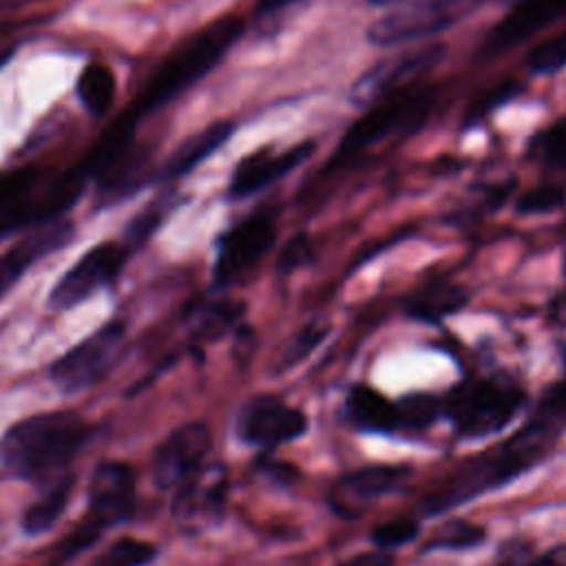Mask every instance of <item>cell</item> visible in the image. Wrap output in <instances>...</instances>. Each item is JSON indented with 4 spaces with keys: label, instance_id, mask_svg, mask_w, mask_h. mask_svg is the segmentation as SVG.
I'll return each mask as SVG.
<instances>
[{
    "label": "cell",
    "instance_id": "1",
    "mask_svg": "<svg viewBox=\"0 0 566 566\" xmlns=\"http://www.w3.org/2000/svg\"><path fill=\"white\" fill-rule=\"evenodd\" d=\"M566 433V347L562 349V376L535 405L524 424L504 442L471 458L455 473L431 489L418 504L422 515H442L464 502L506 486L535 464L544 462Z\"/></svg>",
    "mask_w": 566,
    "mask_h": 566
},
{
    "label": "cell",
    "instance_id": "2",
    "mask_svg": "<svg viewBox=\"0 0 566 566\" xmlns=\"http://www.w3.org/2000/svg\"><path fill=\"white\" fill-rule=\"evenodd\" d=\"M93 436L95 427L77 411L31 413L0 436V467L18 480L42 486L69 473Z\"/></svg>",
    "mask_w": 566,
    "mask_h": 566
},
{
    "label": "cell",
    "instance_id": "3",
    "mask_svg": "<svg viewBox=\"0 0 566 566\" xmlns=\"http://www.w3.org/2000/svg\"><path fill=\"white\" fill-rule=\"evenodd\" d=\"M245 22L239 15H223L203 27L201 31L186 38L153 73L139 97L130 108L144 117L150 111L166 106L179 97L195 82L208 75L232 44L243 35Z\"/></svg>",
    "mask_w": 566,
    "mask_h": 566
},
{
    "label": "cell",
    "instance_id": "4",
    "mask_svg": "<svg viewBox=\"0 0 566 566\" xmlns=\"http://www.w3.org/2000/svg\"><path fill=\"white\" fill-rule=\"evenodd\" d=\"M86 179L77 168L49 172L35 166L0 172V239L18 230L53 223L82 195Z\"/></svg>",
    "mask_w": 566,
    "mask_h": 566
},
{
    "label": "cell",
    "instance_id": "5",
    "mask_svg": "<svg viewBox=\"0 0 566 566\" xmlns=\"http://www.w3.org/2000/svg\"><path fill=\"white\" fill-rule=\"evenodd\" d=\"M137 513V475L130 464L119 460L99 462L88 480L86 511L73 531L60 542L51 566L73 562L93 546L106 531L128 524Z\"/></svg>",
    "mask_w": 566,
    "mask_h": 566
},
{
    "label": "cell",
    "instance_id": "6",
    "mask_svg": "<svg viewBox=\"0 0 566 566\" xmlns=\"http://www.w3.org/2000/svg\"><path fill=\"white\" fill-rule=\"evenodd\" d=\"M526 405L524 387L506 374H475L442 396V416L460 440H482L506 429Z\"/></svg>",
    "mask_w": 566,
    "mask_h": 566
},
{
    "label": "cell",
    "instance_id": "7",
    "mask_svg": "<svg viewBox=\"0 0 566 566\" xmlns=\"http://www.w3.org/2000/svg\"><path fill=\"white\" fill-rule=\"evenodd\" d=\"M433 102V86L413 84L365 106L363 115L340 137L334 164H347L391 137L413 133L429 117Z\"/></svg>",
    "mask_w": 566,
    "mask_h": 566
},
{
    "label": "cell",
    "instance_id": "8",
    "mask_svg": "<svg viewBox=\"0 0 566 566\" xmlns=\"http://www.w3.org/2000/svg\"><path fill=\"white\" fill-rule=\"evenodd\" d=\"M128 327L124 321H108L84 336L49 365L51 382L66 396L99 385L124 360Z\"/></svg>",
    "mask_w": 566,
    "mask_h": 566
},
{
    "label": "cell",
    "instance_id": "9",
    "mask_svg": "<svg viewBox=\"0 0 566 566\" xmlns=\"http://www.w3.org/2000/svg\"><path fill=\"white\" fill-rule=\"evenodd\" d=\"M276 232L279 226L272 210H254L226 230L217 241L212 263L214 287L228 290L245 283L274 248Z\"/></svg>",
    "mask_w": 566,
    "mask_h": 566
},
{
    "label": "cell",
    "instance_id": "10",
    "mask_svg": "<svg viewBox=\"0 0 566 566\" xmlns=\"http://www.w3.org/2000/svg\"><path fill=\"white\" fill-rule=\"evenodd\" d=\"M484 0H409L396 4L369 24L367 40L376 46H398L438 35L473 13Z\"/></svg>",
    "mask_w": 566,
    "mask_h": 566
},
{
    "label": "cell",
    "instance_id": "11",
    "mask_svg": "<svg viewBox=\"0 0 566 566\" xmlns=\"http://www.w3.org/2000/svg\"><path fill=\"white\" fill-rule=\"evenodd\" d=\"M130 248L124 241H99L86 250L49 290L46 307L69 312L117 283Z\"/></svg>",
    "mask_w": 566,
    "mask_h": 566
},
{
    "label": "cell",
    "instance_id": "12",
    "mask_svg": "<svg viewBox=\"0 0 566 566\" xmlns=\"http://www.w3.org/2000/svg\"><path fill=\"white\" fill-rule=\"evenodd\" d=\"M307 424L310 420L303 409L285 402L281 396L259 394L239 407L234 418V433L248 447L272 451L281 444L303 438Z\"/></svg>",
    "mask_w": 566,
    "mask_h": 566
},
{
    "label": "cell",
    "instance_id": "13",
    "mask_svg": "<svg viewBox=\"0 0 566 566\" xmlns=\"http://www.w3.org/2000/svg\"><path fill=\"white\" fill-rule=\"evenodd\" d=\"M228 471L223 464H203L186 484L172 491V522L184 535H203L226 517Z\"/></svg>",
    "mask_w": 566,
    "mask_h": 566
},
{
    "label": "cell",
    "instance_id": "14",
    "mask_svg": "<svg viewBox=\"0 0 566 566\" xmlns=\"http://www.w3.org/2000/svg\"><path fill=\"white\" fill-rule=\"evenodd\" d=\"M210 449L212 433L206 422L190 420L175 427L153 451V484L159 491H177L206 464Z\"/></svg>",
    "mask_w": 566,
    "mask_h": 566
},
{
    "label": "cell",
    "instance_id": "15",
    "mask_svg": "<svg viewBox=\"0 0 566 566\" xmlns=\"http://www.w3.org/2000/svg\"><path fill=\"white\" fill-rule=\"evenodd\" d=\"M444 51V44H424L376 62L354 82L349 99L358 108H365L400 88L420 84V77L442 62Z\"/></svg>",
    "mask_w": 566,
    "mask_h": 566
},
{
    "label": "cell",
    "instance_id": "16",
    "mask_svg": "<svg viewBox=\"0 0 566 566\" xmlns=\"http://www.w3.org/2000/svg\"><path fill=\"white\" fill-rule=\"evenodd\" d=\"M411 478V469L407 464H371L349 473H343L327 493L329 509L343 517L354 520L363 515L374 502L398 493L407 480Z\"/></svg>",
    "mask_w": 566,
    "mask_h": 566
},
{
    "label": "cell",
    "instance_id": "17",
    "mask_svg": "<svg viewBox=\"0 0 566 566\" xmlns=\"http://www.w3.org/2000/svg\"><path fill=\"white\" fill-rule=\"evenodd\" d=\"M316 144L312 139H303L290 148L276 150L272 146L259 148L256 153H250L243 157L230 179V197L243 199L254 192H261L263 188L272 186L274 181L283 179L287 172H292L296 166H301L312 153Z\"/></svg>",
    "mask_w": 566,
    "mask_h": 566
},
{
    "label": "cell",
    "instance_id": "18",
    "mask_svg": "<svg viewBox=\"0 0 566 566\" xmlns=\"http://www.w3.org/2000/svg\"><path fill=\"white\" fill-rule=\"evenodd\" d=\"M566 11V0H517L491 29L482 55H500L553 24Z\"/></svg>",
    "mask_w": 566,
    "mask_h": 566
},
{
    "label": "cell",
    "instance_id": "19",
    "mask_svg": "<svg viewBox=\"0 0 566 566\" xmlns=\"http://www.w3.org/2000/svg\"><path fill=\"white\" fill-rule=\"evenodd\" d=\"M71 234L73 228L69 223H46L38 232H31L22 241L4 250L0 254V301L18 285V281H22L31 265H35L49 252L60 250Z\"/></svg>",
    "mask_w": 566,
    "mask_h": 566
},
{
    "label": "cell",
    "instance_id": "20",
    "mask_svg": "<svg viewBox=\"0 0 566 566\" xmlns=\"http://www.w3.org/2000/svg\"><path fill=\"white\" fill-rule=\"evenodd\" d=\"M139 115L128 108L122 115H117L102 133L99 137L91 144V148L86 150V155L82 157V161L75 166L82 177L88 179H106L124 159L135 128H137Z\"/></svg>",
    "mask_w": 566,
    "mask_h": 566
},
{
    "label": "cell",
    "instance_id": "21",
    "mask_svg": "<svg viewBox=\"0 0 566 566\" xmlns=\"http://www.w3.org/2000/svg\"><path fill=\"white\" fill-rule=\"evenodd\" d=\"M345 420L363 433H400L398 429V407L394 400L382 396L378 389L365 382H354L343 402Z\"/></svg>",
    "mask_w": 566,
    "mask_h": 566
},
{
    "label": "cell",
    "instance_id": "22",
    "mask_svg": "<svg viewBox=\"0 0 566 566\" xmlns=\"http://www.w3.org/2000/svg\"><path fill=\"white\" fill-rule=\"evenodd\" d=\"M469 301L471 292L464 285L447 279H436L416 287L402 301V312L418 323L440 325L444 318L464 310Z\"/></svg>",
    "mask_w": 566,
    "mask_h": 566
},
{
    "label": "cell",
    "instance_id": "23",
    "mask_svg": "<svg viewBox=\"0 0 566 566\" xmlns=\"http://www.w3.org/2000/svg\"><path fill=\"white\" fill-rule=\"evenodd\" d=\"M73 486H75V478L71 471L42 484L35 500L20 515L22 533L27 537H40L49 533L57 524V520L64 515L69 500L73 495Z\"/></svg>",
    "mask_w": 566,
    "mask_h": 566
},
{
    "label": "cell",
    "instance_id": "24",
    "mask_svg": "<svg viewBox=\"0 0 566 566\" xmlns=\"http://www.w3.org/2000/svg\"><path fill=\"white\" fill-rule=\"evenodd\" d=\"M232 124L230 122H214L210 126H206L203 130L195 133L192 137H188L168 159L164 175L170 179L184 177L186 172H190L192 168H197L208 155H212L230 135H232Z\"/></svg>",
    "mask_w": 566,
    "mask_h": 566
},
{
    "label": "cell",
    "instance_id": "25",
    "mask_svg": "<svg viewBox=\"0 0 566 566\" xmlns=\"http://www.w3.org/2000/svg\"><path fill=\"white\" fill-rule=\"evenodd\" d=\"M243 314V305L232 298H206L190 312V332L197 340H217L232 329Z\"/></svg>",
    "mask_w": 566,
    "mask_h": 566
},
{
    "label": "cell",
    "instance_id": "26",
    "mask_svg": "<svg viewBox=\"0 0 566 566\" xmlns=\"http://www.w3.org/2000/svg\"><path fill=\"white\" fill-rule=\"evenodd\" d=\"M115 91H117L115 75L106 64L91 62L82 69L77 77V97L88 113L93 115L106 113L115 99Z\"/></svg>",
    "mask_w": 566,
    "mask_h": 566
},
{
    "label": "cell",
    "instance_id": "27",
    "mask_svg": "<svg viewBox=\"0 0 566 566\" xmlns=\"http://www.w3.org/2000/svg\"><path fill=\"white\" fill-rule=\"evenodd\" d=\"M396 407L400 433H422L442 418V398L429 391L407 394Z\"/></svg>",
    "mask_w": 566,
    "mask_h": 566
},
{
    "label": "cell",
    "instance_id": "28",
    "mask_svg": "<svg viewBox=\"0 0 566 566\" xmlns=\"http://www.w3.org/2000/svg\"><path fill=\"white\" fill-rule=\"evenodd\" d=\"M486 539V528L482 524L469 520H449L442 522L431 537L427 539L422 551H471L482 546Z\"/></svg>",
    "mask_w": 566,
    "mask_h": 566
},
{
    "label": "cell",
    "instance_id": "29",
    "mask_svg": "<svg viewBox=\"0 0 566 566\" xmlns=\"http://www.w3.org/2000/svg\"><path fill=\"white\" fill-rule=\"evenodd\" d=\"M159 557L157 544L139 537H117L113 539L91 566H150Z\"/></svg>",
    "mask_w": 566,
    "mask_h": 566
},
{
    "label": "cell",
    "instance_id": "30",
    "mask_svg": "<svg viewBox=\"0 0 566 566\" xmlns=\"http://www.w3.org/2000/svg\"><path fill=\"white\" fill-rule=\"evenodd\" d=\"M531 153L551 172H566V117L548 124L531 142Z\"/></svg>",
    "mask_w": 566,
    "mask_h": 566
},
{
    "label": "cell",
    "instance_id": "31",
    "mask_svg": "<svg viewBox=\"0 0 566 566\" xmlns=\"http://www.w3.org/2000/svg\"><path fill=\"white\" fill-rule=\"evenodd\" d=\"M327 334H329V323L323 318H314L312 323L303 325L283 347V354L279 358V371H287L296 367L301 360H305L323 343Z\"/></svg>",
    "mask_w": 566,
    "mask_h": 566
},
{
    "label": "cell",
    "instance_id": "32",
    "mask_svg": "<svg viewBox=\"0 0 566 566\" xmlns=\"http://www.w3.org/2000/svg\"><path fill=\"white\" fill-rule=\"evenodd\" d=\"M564 66H566V33H557L537 42L526 55V69L531 73H555Z\"/></svg>",
    "mask_w": 566,
    "mask_h": 566
},
{
    "label": "cell",
    "instance_id": "33",
    "mask_svg": "<svg viewBox=\"0 0 566 566\" xmlns=\"http://www.w3.org/2000/svg\"><path fill=\"white\" fill-rule=\"evenodd\" d=\"M420 522L416 517H400V520H389L385 524H378L371 533L369 539L376 548L380 551H394L398 546L411 544L420 535Z\"/></svg>",
    "mask_w": 566,
    "mask_h": 566
},
{
    "label": "cell",
    "instance_id": "34",
    "mask_svg": "<svg viewBox=\"0 0 566 566\" xmlns=\"http://www.w3.org/2000/svg\"><path fill=\"white\" fill-rule=\"evenodd\" d=\"M566 203V190L559 184H539L526 190L515 208L520 214H546Z\"/></svg>",
    "mask_w": 566,
    "mask_h": 566
},
{
    "label": "cell",
    "instance_id": "35",
    "mask_svg": "<svg viewBox=\"0 0 566 566\" xmlns=\"http://www.w3.org/2000/svg\"><path fill=\"white\" fill-rule=\"evenodd\" d=\"M517 91H520V84H517V82H500V84L486 88V93H482V95L469 106V111H467V126L482 122L493 108H497L500 104L509 102Z\"/></svg>",
    "mask_w": 566,
    "mask_h": 566
},
{
    "label": "cell",
    "instance_id": "36",
    "mask_svg": "<svg viewBox=\"0 0 566 566\" xmlns=\"http://www.w3.org/2000/svg\"><path fill=\"white\" fill-rule=\"evenodd\" d=\"M314 256V250H312V241L307 234H296L294 239H290L285 243V248L281 250L279 254V261H276V272L281 276H287L292 272H296L298 268L307 265Z\"/></svg>",
    "mask_w": 566,
    "mask_h": 566
},
{
    "label": "cell",
    "instance_id": "37",
    "mask_svg": "<svg viewBox=\"0 0 566 566\" xmlns=\"http://www.w3.org/2000/svg\"><path fill=\"white\" fill-rule=\"evenodd\" d=\"M394 555L389 551H367V553H358L354 557H349L347 562L338 564V566H394Z\"/></svg>",
    "mask_w": 566,
    "mask_h": 566
},
{
    "label": "cell",
    "instance_id": "38",
    "mask_svg": "<svg viewBox=\"0 0 566 566\" xmlns=\"http://www.w3.org/2000/svg\"><path fill=\"white\" fill-rule=\"evenodd\" d=\"M528 559H531V551L526 544H511L506 546L497 566H526Z\"/></svg>",
    "mask_w": 566,
    "mask_h": 566
},
{
    "label": "cell",
    "instance_id": "39",
    "mask_svg": "<svg viewBox=\"0 0 566 566\" xmlns=\"http://www.w3.org/2000/svg\"><path fill=\"white\" fill-rule=\"evenodd\" d=\"M551 321L559 327H566V287L557 292V296L551 303Z\"/></svg>",
    "mask_w": 566,
    "mask_h": 566
},
{
    "label": "cell",
    "instance_id": "40",
    "mask_svg": "<svg viewBox=\"0 0 566 566\" xmlns=\"http://www.w3.org/2000/svg\"><path fill=\"white\" fill-rule=\"evenodd\" d=\"M296 0H259L256 2V15H261V18H270V15H274V13H279V11H283V9H287L290 4H294Z\"/></svg>",
    "mask_w": 566,
    "mask_h": 566
},
{
    "label": "cell",
    "instance_id": "41",
    "mask_svg": "<svg viewBox=\"0 0 566 566\" xmlns=\"http://www.w3.org/2000/svg\"><path fill=\"white\" fill-rule=\"evenodd\" d=\"M371 7H389V4H400L405 0H367Z\"/></svg>",
    "mask_w": 566,
    "mask_h": 566
}]
</instances>
